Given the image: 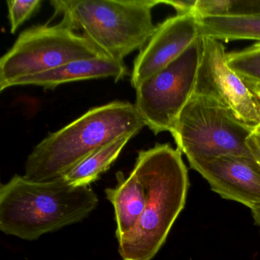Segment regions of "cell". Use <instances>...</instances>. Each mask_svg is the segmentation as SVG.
<instances>
[{
	"label": "cell",
	"mask_w": 260,
	"mask_h": 260,
	"mask_svg": "<svg viewBox=\"0 0 260 260\" xmlns=\"http://www.w3.org/2000/svg\"><path fill=\"white\" fill-rule=\"evenodd\" d=\"M182 155L168 144L138 153L134 170L145 188V208L134 231L118 240L123 260H152L165 243L189 188Z\"/></svg>",
	"instance_id": "cell-1"
},
{
	"label": "cell",
	"mask_w": 260,
	"mask_h": 260,
	"mask_svg": "<svg viewBox=\"0 0 260 260\" xmlns=\"http://www.w3.org/2000/svg\"><path fill=\"white\" fill-rule=\"evenodd\" d=\"M144 126L136 106L128 102L92 108L38 144L27 157L23 176L33 182L63 178L94 152L123 137H135Z\"/></svg>",
	"instance_id": "cell-2"
},
{
	"label": "cell",
	"mask_w": 260,
	"mask_h": 260,
	"mask_svg": "<svg viewBox=\"0 0 260 260\" xmlns=\"http://www.w3.org/2000/svg\"><path fill=\"white\" fill-rule=\"evenodd\" d=\"M98 205V196L90 185L72 186L63 178L33 182L15 175L0 187V230L33 241L82 221Z\"/></svg>",
	"instance_id": "cell-3"
},
{
	"label": "cell",
	"mask_w": 260,
	"mask_h": 260,
	"mask_svg": "<svg viewBox=\"0 0 260 260\" xmlns=\"http://www.w3.org/2000/svg\"><path fill=\"white\" fill-rule=\"evenodd\" d=\"M162 0H54V16L74 31H82L95 46L110 58L124 59L141 51L157 25L152 10Z\"/></svg>",
	"instance_id": "cell-4"
},
{
	"label": "cell",
	"mask_w": 260,
	"mask_h": 260,
	"mask_svg": "<svg viewBox=\"0 0 260 260\" xmlns=\"http://www.w3.org/2000/svg\"><path fill=\"white\" fill-rule=\"evenodd\" d=\"M253 130L220 102L194 93L170 133L187 159L253 157L247 145Z\"/></svg>",
	"instance_id": "cell-5"
},
{
	"label": "cell",
	"mask_w": 260,
	"mask_h": 260,
	"mask_svg": "<svg viewBox=\"0 0 260 260\" xmlns=\"http://www.w3.org/2000/svg\"><path fill=\"white\" fill-rule=\"evenodd\" d=\"M101 57L109 56L63 21L54 25H35L22 31L0 59V91L9 89L19 79L75 60Z\"/></svg>",
	"instance_id": "cell-6"
},
{
	"label": "cell",
	"mask_w": 260,
	"mask_h": 260,
	"mask_svg": "<svg viewBox=\"0 0 260 260\" xmlns=\"http://www.w3.org/2000/svg\"><path fill=\"white\" fill-rule=\"evenodd\" d=\"M202 51L201 36L177 58L135 89V106L154 135L172 132L194 94Z\"/></svg>",
	"instance_id": "cell-7"
},
{
	"label": "cell",
	"mask_w": 260,
	"mask_h": 260,
	"mask_svg": "<svg viewBox=\"0 0 260 260\" xmlns=\"http://www.w3.org/2000/svg\"><path fill=\"white\" fill-rule=\"evenodd\" d=\"M203 51L194 93L211 97L229 108L250 127L260 124V101L250 86L228 63L223 44L202 37Z\"/></svg>",
	"instance_id": "cell-8"
},
{
	"label": "cell",
	"mask_w": 260,
	"mask_h": 260,
	"mask_svg": "<svg viewBox=\"0 0 260 260\" xmlns=\"http://www.w3.org/2000/svg\"><path fill=\"white\" fill-rule=\"evenodd\" d=\"M199 18L194 10L167 18L158 24L147 45L134 62L131 83L136 89L164 69L200 37Z\"/></svg>",
	"instance_id": "cell-9"
},
{
	"label": "cell",
	"mask_w": 260,
	"mask_h": 260,
	"mask_svg": "<svg viewBox=\"0 0 260 260\" xmlns=\"http://www.w3.org/2000/svg\"><path fill=\"white\" fill-rule=\"evenodd\" d=\"M191 169L222 199L252 208L260 206V164L253 157L188 158Z\"/></svg>",
	"instance_id": "cell-10"
},
{
	"label": "cell",
	"mask_w": 260,
	"mask_h": 260,
	"mask_svg": "<svg viewBox=\"0 0 260 260\" xmlns=\"http://www.w3.org/2000/svg\"><path fill=\"white\" fill-rule=\"evenodd\" d=\"M127 75L128 71L124 63L109 57H95L75 60L37 75L19 79L13 82L9 88L36 86L45 89H54L65 83L108 77L118 82Z\"/></svg>",
	"instance_id": "cell-11"
},
{
	"label": "cell",
	"mask_w": 260,
	"mask_h": 260,
	"mask_svg": "<svg viewBox=\"0 0 260 260\" xmlns=\"http://www.w3.org/2000/svg\"><path fill=\"white\" fill-rule=\"evenodd\" d=\"M116 177L118 183L115 187L106 188L105 191L115 211V236L119 240L139 223L145 208L146 192L141 177L134 169L128 177H124L120 172Z\"/></svg>",
	"instance_id": "cell-12"
},
{
	"label": "cell",
	"mask_w": 260,
	"mask_h": 260,
	"mask_svg": "<svg viewBox=\"0 0 260 260\" xmlns=\"http://www.w3.org/2000/svg\"><path fill=\"white\" fill-rule=\"evenodd\" d=\"M199 18L201 36L219 42L258 41L260 16H203Z\"/></svg>",
	"instance_id": "cell-13"
},
{
	"label": "cell",
	"mask_w": 260,
	"mask_h": 260,
	"mask_svg": "<svg viewBox=\"0 0 260 260\" xmlns=\"http://www.w3.org/2000/svg\"><path fill=\"white\" fill-rule=\"evenodd\" d=\"M132 136L123 137L92 153L63 176L74 187L89 186L110 168Z\"/></svg>",
	"instance_id": "cell-14"
},
{
	"label": "cell",
	"mask_w": 260,
	"mask_h": 260,
	"mask_svg": "<svg viewBox=\"0 0 260 260\" xmlns=\"http://www.w3.org/2000/svg\"><path fill=\"white\" fill-rule=\"evenodd\" d=\"M194 13L203 16H260V0H196Z\"/></svg>",
	"instance_id": "cell-15"
},
{
	"label": "cell",
	"mask_w": 260,
	"mask_h": 260,
	"mask_svg": "<svg viewBox=\"0 0 260 260\" xmlns=\"http://www.w3.org/2000/svg\"><path fill=\"white\" fill-rule=\"evenodd\" d=\"M228 63L251 88H260V43L233 51L226 55Z\"/></svg>",
	"instance_id": "cell-16"
},
{
	"label": "cell",
	"mask_w": 260,
	"mask_h": 260,
	"mask_svg": "<svg viewBox=\"0 0 260 260\" xmlns=\"http://www.w3.org/2000/svg\"><path fill=\"white\" fill-rule=\"evenodd\" d=\"M7 4L8 7L10 32L11 34H15L24 22L28 20L40 10L42 2L41 0H13L7 1Z\"/></svg>",
	"instance_id": "cell-17"
},
{
	"label": "cell",
	"mask_w": 260,
	"mask_h": 260,
	"mask_svg": "<svg viewBox=\"0 0 260 260\" xmlns=\"http://www.w3.org/2000/svg\"><path fill=\"white\" fill-rule=\"evenodd\" d=\"M247 145L254 159L260 164V124L252 131L248 138Z\"/></svg>",
	"instance_id": "cell-18"
},
{
	"label": "cell",
	"mask_w": 260,
	"mask_h": 260,
	"mask_svg": "<svg viewBox=\"0 0 260 260\" xmlns=\"http://www.w3.org/2000/svg\"><path fill=\"white\" fill-rule=\"evenodd\" d=\"M196 1H191V0H186V1H166L162 0V4L170 6L175 9L177 14H184V13H189L193 11L196 5Z\"/></svg>",
	"instance_id": "cell-19"
},
{
	"label": "cell",
	"mask_w": 260,
	"mask_h": 260,
	"mask_svg": "<svg viewBox=\"0 0 260 260\" xmlns=\"http://www.w3.org/2000/svg\"><path fill=\"white\" fill-rule=\"evenodd\" d=\"M252 218H253L255 224L260 226V206L255 207L251 209Z\"/></svg>",
	"instance_id": "cell-20"
},
{
	"label": "cell",
	"mask_w": 260,
	"mask_h": 260,
	"mask_svg": "<svg viewBox=\"0 0 260 260\" xmlns=\"http://www.w3.org/2000/svg\"><path fill=\"white\" fill-rule=\"evenodd\" d=\"M260 101V88H251Z\"/></svg>",
	"instance_id": "cell-21"
}]
</instances>
